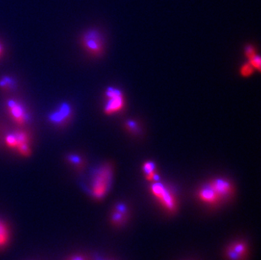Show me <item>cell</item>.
<instances>
[{
	"mask_svg": "<svg viewBox=\"0 0 261 260\" xmlns=\"http://www.w3.org/2000/svg\"><path fill=\"white\" fill-rule=\"evenodd\" d=\"M150 193L160 204L161 208L168 215H173L178 210V201L170 187L162 183H154L150 188Z\"/></svg>",
	"mask_w": 261,
	"mask_h": 260,
	"instance_id": "1",
	"label": "cell"
},
{
	"mask_svg": "<svg viewBox=\"0 0 261 260\" xmlns=\"http://www.w3.org/2000/svg\"><path fill=\"white\" fill-rule=\"evenodd\" d=\"M113 180V168L109 165L100 167L94 175L91 194L94 199L100 200L106 195Z\"/></svg>",
	"mask_w": 261,
	"mask_h": 260,
	"instance_id": "2",
	"label": "cell"
},
{
	"mask_svg": "<svg viewBox=\"0 0 261 260\" xmlns=\"http://www.w3.org/2000/svg\"><path fill=\"white\" fill-rule=\"evenodd\" d=\"M82 42L85 49L92 55H100L103 51V39L97 31L91 30L86 32Z\"/></svg>",
	"mask_w": 261,
	"mask_h": 260,
	"instance_id": "3",
	"label": "cell"
},
{
	"mask_svg": "<svg viewBox=\"0 0 261 260\" xmlns=\"http://www.w3.org/2000/svg\"><path fill=\"white\" fill-rule=\"evenodd\" d=\"M212 189H214V191L217 193V195L221 199L222 204H224L226 202L229 201L234 195L233 184L225 178H215L209 182Z\"/></svg>",
	"mask_w": 261,
	"mask_h": 260,
	"instance_id": "4",
	"label": "cell"
},
{
	"mask_svg": "<svg viewBox=\"0 0 261 260\" xmlns=\"http://www.w3.org/2000/svg\"><path fill=\"white\" fill-rule=\"evenodd\" d=\"M224 253L227 260H245L249 253V245L244 240H235L227 246Z\"/></svg>",
	"mask_w": 261,
	"mask_h": 260,
	"instance_id": "5",
	"label": "cell"
},
{
	"mask_svg": "<svg viewBox=\"0 0 261 260\" xmlns=\"http://www.w3.org/2000/svg\"><path fill=\"white\" fill-rule=\"evenodd\" d=\"M196 196L201 204H204L210 208H217L222 204L219 197L214 191V189H212V187L211 186L209 183L203 185L198 190Z\"/></svg>",
	"mask_w": 261,
	"mask_h": 260,
	"instance_id": "6",
	"label": "cell"
},
{
	"mask_svg": "<svg viewBox=\"0 0 261 260\" xmlns=\"http://www.w3.org/2000/svg\"><path fill=\"white\" fill-rule=\"evenodd\" d=\"M107 96L109 97L105 106V113L113 114L120 111L124 106V99L123 94L118 89L109 88L107 91Z\"/></svg>",
	"mask_w": 261,
	"mask_h": 260,
	"instance_id": "7",
	"label": "cell"
},
{
	"mask_svg": "<svg viewBox=\"0 0 261 260\" xmlns=\"http://www.w3.org/2000/svg\"><path fill=\"white\" fill-rule=\"evenodd\" d=\"M129 216L128 207L125 203H118L114 204L112 210L111 216H110V221L114 226L120 227L125 225L128 221Z\"/></svg>",
	"mask_w": 261,
	"mask_h": 260,
	"instance_id": "8",
	"label": "cell"
},
{
	"mask_svg": "<svg viewBox=\"0 0 261 260\" xmlns=\"http://www.w3.org/2000/svg\"><path fill=\"white\" fill-rule=\"evenodd\" d=\"M15 138H16V148L15 150H17L20 155L22 157H28L32 154V150L30 147L29 135L25 131H17L15 133Z\"/></svg>",
	"mask_w": 261,
	"mask_h": 260,
	"instance_id": "9",
	"label": "cell"
},
{
	"mask_svg": "<svg viewBox=\"0 0 261 260\" xmlns=\"http://www.w3.org/2000/svg\"><path fill=\"white\" fill-rule=\"evenodd\" d=\"M8 111L13 121L18 125H23L27 121V114L22 106L16 101H10L8 103Z\"/></svg>",
	"mask_w": 261,
	"mask_h": 260,
	"instance_id": "10",
	"label": "cell"
},
{
	"mask_svg": "<svg viewBox=\"0 0 261 260\" xmlns=\"http://www.w3.org/2000/svg\"><path fill=\"white\" fill-rule=\"evenodd\" d=\"M72 109L68 104H64L59 108V110L53 113L51 121L57 124H64L71 117Z\"/></svg>",
	"mask_w": 261,
	"mask_h": 260,
	"instance_id": "11",
	"label": "cell"
},
{
	"mask_svg": "<svg viewBox=\"0 0 261 260\" xmlns=\"http://www.w3.org/2000/svg\"><path fill=\"white\" fill-rule=\"evenodd\" d=\"M12 231L7 221L0 218V250H4L10 243Z\"/></svg>",
	"mask_w": 261,
	"mask_h": 260,
	"instance_id": "12",
	"label": "cell"
},
{
	"mask_svg": "<svg viewBox=\"0 0 261 260\" xmlns=\"http://www.w3.org/2000/svg\"><path fill=\"white\" fill-rule=\"evenodd\" d=\"M143 171L145 173V177L149 181H153L155 178H158V176L155 174V166L154 162H145L143 166Z\"/></svg>",
	"mask_w": 261,
	"mask_h": 260,
	"instance_id": "13",
	"label": "cell"
},
{
	"mask_svg": "<svg viewBox=\"0 0 261 260\" xmlns=\"http://www.w3.org/2000/svg\"><path fill=\"white\" fill-rule=\"evenodd\" d=\"M5 143L11 149H15L16 148V138H15V133L14 134H10L8 135L5 138Z\"/></svg>",
	"mask_w": 261,
	"mask_h": 260,
	"instance_id": "14",
	"label": "cell"
},
{
	"mask_svg": "<svg viewBox=\"0 0 261 260\" xmlns=\"http://www.w3.org/2000/svg\"><path fill=\"white\" fill-rule=\"evenodd\" d=\"M253 72H254V68L250 64H244L241 68V74L243 76H249L250 74H253Z\"/></svg>",
	"mask_w": 261,
	"mask_h": 260,
	"instance_id": "15",
	"label": "cell"
},
{
	"mask_svg": "<svg viewBox=\"0 0 261 260\" xmlns=\"http://www.w3.org/2000/svg\"><path fill=\"white\" fill-rule=\"evenodd\" d=\"M249 61H250V64H251L252 67L254 68V69H256L257 70H259L260 69V58H259V55H254L253 58L249 59Z\"/></svg>",
	"mask_w": 261,
	"mask_h": 260,
	"instance_id": "16",
	"label": "cell"
},
{
	"mask_svg": "<svg viewBox=\"0 0 261 260\" xmlns=\"http://www.w3.org/2000/svg\"><path fill=\"white\" fill-rule=\"evenodd\" d=\"M69 162L73 163V164L75 165L77 167H80L81 165H82V161L81 158H80L78 155H69Z\"/></svg>",
	"mask_w": 261,
	"mask_h": 260,
	"instance_id": "17",
	"label": "cell"
},
{
	"mask_svg": "<svg viewBox=\"0 0 261 260\" xmlns=\"http://www.w3.org/2000/svg\"><path fill=\"white\" fill-rule=\"evenodd\" d=\"M245 55H246L247 58L249 59L253 58L254 55H256L254 47H252V46H248V47H246V48H245Z\"/></svg>",
	"mask_w": 261,
	"mask_h": 260,
	"instance_id": "18",
	"label": "cell"
},
{
	"mask_svg": "<svg viewBox=\"0 0 261 260\" xmlns=\"http://www.w3.org/2000/svg\"><path fill=\"white\" fill-rule=\"evenodd\" d=\"M67 260H88L87 257H85L82 254H74V255L71 256L70 258H68Z\"/></svg>",
	"mask_w": 261,
	"mask_h": 260,
	"instance_id": "19",
	"label": "cell"
},
{
	"mask_svg": "<svg viewBox=\"0 0 261 260\" xmlns=\"http://www.w3.org/2000/svg\"><path fill=\"white\" fill-rule=\"evenodd\" d=\"M127 125H128V128L131 130H135L137 128L136 122H134V121H128Z\"/></svg>",
	"mask_w": 261,
	"mask_h": 260,
	"instance_id": "20",
	"label": "cell"
},
{
	"mask_svg": "<svg viewBox=\"0 0 261 260\" xmlns=\"http://www.w3.org/2000/svg\"><path fill=\"white\" fill-rule=\"evenodd\" d=\"M3 54V47L1 45H0V56H1V54Z\"/></svg>",
	"mask_w": 261,
	"mask_h": 260,
	"instance_id": "21",
	"label": "cell"
},
{
	"mask_svg": "<svg viewBox=\"0 0 261 260\" xmlns=\"http://www.w3.org/2000/svg\"><path fill=\"white\" fill-rule=\"evenodd\" d=\"M96 260H105V259H101V258H97Z\"/></svg>",
	"mask_w": 261,
	"mask_h": 260,
	"instance_id": "22",
	"label": "cell"
}]
</instances>
